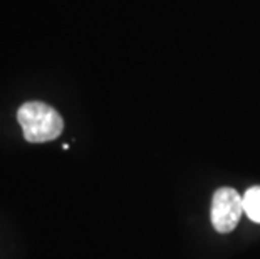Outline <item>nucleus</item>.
Instances as JSON below:
<instances>
[{
    "instance_id": "nucleus-1",
    "label": "nucleus",
    "mask_w": 260,
    "mask_h": 259,
    "mask_svg": "<svg viewBox=\"0 0 260 259\" xmlns=\"http://www.w3.org/2000/svg\"><path fill=\"white\" fill-rule=\"evenodd\" d=\"M17 121L22 126L25 140L30 143L56 140L64 128L60 114L52 106L41 101H29L22 104L17 111Z\"/></svg>"
},
{
    "instance_id": "nucleus-2",
    "label": "nucleus",
    "mask_w": 260,
    "mask_h": 259,
    "mask_svg": "<svg viewBox=\"0 0 260 259\" xmlns=\"http://www.w3.org/2000/svg\"><path fill=\"white\" fill-rule=\"evenodd\" d=\"M243 212V197L235 189L230 187H222V189L215 190L212 199V224L215 231L226 234L232 233Z\"/></svg>"
},
{
    "instance_id": "nucleus-3",
    "label": "nucleus",
    "mask_w": 260,
    "mask_h": 259,
    "mask_svg": "<svg viewBox=\"0 0 260 259\" xmlns=\"http://www.w3.org/2000/svg\"><path fill=\"white\" fill-rule=\"evenodd\" d=\"M243 212L253 222L260 224V185L250 187L243 195Z\"/></svg>"
}]
</instances>
